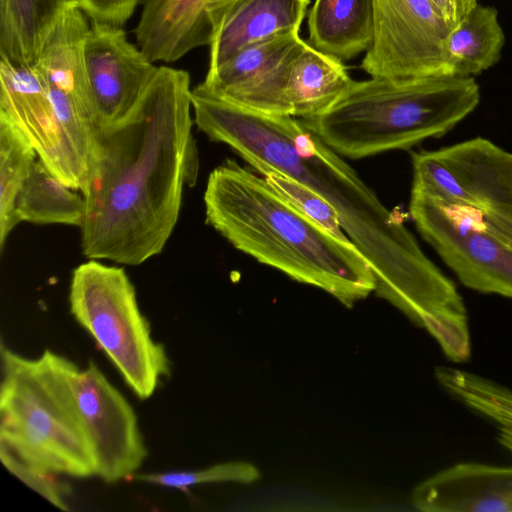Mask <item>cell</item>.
Here are the masks:
<instances>
[{"label":"cell","mask_w":512,"mask_h":512,"mask_svg":"<svg viewBox=\"0 0 512 512\" xmlns=\"http://www.w3.org/2000/svg\"><path fill=\"white\" fill-rule=\"evenodd\" d=\"M192 110L199 130L228 145L259 174L287 175L327 200L371 265L377 295L413 322L460 305L454 282L423 253L398 214L300 120L249 110L198 87L192 89Z\"/></svg>","instance_id":"obj_1"},{"label":"cell","mask_w":512,"mask_h":512,"mask_svg":"<svg viewBox=\"0 0 512 512\" xmlns=\"http://www.w3.org/2000/svg\"><path fill=\"white\" fill-rule=\"evenodd\" d=\"M192 111L189 73L161 65L133 113L97 130L80 190L85 257L139 265L162 252L198 178Z\"/></svg>","instance_id":"obj_2"},{"label":"cell","mask_w":512,"mask_h":512,"mask_svg":"<svg viewBox=\"0 0 512 512\" xmlns=\"http://www.w3.org/2000/svg\"><path fill=\"white\" fill-rule=\"evenodd\" d=\"M206 222L239 251L291 279L318 287L347 307L375 292L371 265L295 208L263 176L233 159L209 174Z\"/></svg>","instance_id":"obj_3"},{"label":"cell","mask_w":512,"mask_h":512,"mask_svg":"<svg viewBox=\"0 0 512 512\" xmlns=\"http://www.w3.org/2000/svg\"><path fill=\"white\" fill-rule=\"evenodd\" d=\"M479 101L472 76L371 77L300 121L342 157L360 159L441 137Z\"/></svg>","instance_id":"obj_4"},{"label":"cell","mask_w":512,"mask_h":512,"mask_svg":"<svg viewBox=\"0 0 512 512\" xmlns=\"http://www.w3.org/2000/svg\"><path fill=\"white\" fill-rule=\"evenodd\" d=\"M0 445L58 475L95 476L89 441L47 349L35 359L1 344Z\"/></svg>","instance_id":"obj_5"},{"label":"cell","mask_w":512,"mask_h":512,"mask_svg":"<svg viewBox=\"0 0 512 512\" xmlns=\"http://www.w3.org/2000/svg\"><path fill=\"white\" fill-rule=\"evenodd\" d=\"M69 307L135 395L145 400L171 374L165 347L155 341L136 290L123 268L89 259L72 272Z\"/></svg>","instance_id":"obj_6"},{"label":"cell","mask_w":512,"mask_h":512,"mask_svg":"<svg viewBox=\"0 0 512 512\" xmlns=\"http://www.w3.org/2000/svg\"><path fill=\"white\" fill-rule=\"evenodd\" d=\"M412 189L476 212L512 244V153L477 137L413 153Z\"/></svg>","instance_id":"obj_7"},{"label":"cell","mask_w":512,"mask_h":512,"mask_svg":"<svg viewBox=\"0 0 512 512\" xmlns=\"http://www.w3.org/2000/svg\"><path fill=\"white\" fill-rule=\"evenodd\" d=\"M89 441L95 476L132 479L148 455L134 409L97 364L85 368L47 349Z\"/></svg>","instance_id":"obj_8"},{"label":"cell","mask_w":512,"mask_h":512,"mask_svg":"<svg viewBox=\"0 0 512 512\" xmlns=\"http://www.w3.org/2000/svg\"><path fill=\"white\" fill-rule=\"evenodd\" d=\"M409 212L419 233L463 285L512 298V244L480 215L413 189Z\"/></svg>","instance_id":"obj_9"},{"label":"cell","mask_w":512,"mask_h":512,"mask_svg":"<svg viewBox=\"0 0 512 512\" xmlns=\"http://www.w3.org/2000/svg\"><path fill=\"white\" fill-rule=\"evenodd\" d=\"M373 41L361 68L371 77L453 76L446 43L453 29L430 0H373Z\"/></svg>","instance_id":"obj_10"},{"label":"cell","mask_w":512,"mask_h":512,"mask_svg":"<svg viewBox=\"0 0 512 512\" xmlns=\"http://www.w3.org/2000/svg\"><path fill=\"white\" fill-rule=\"evenodd\" d=\"M83 57L92 114L98 130L126 120L154 80L156 66L123 27L90 22Z\"/></svg>","instance_id":"obj_11"},{"label":"cell","mask_w":512,"mask_h":512,"mask_svg":"<svg viewBox=\"0 0 512 512\" xmlns=\"http://www.w3.org/2000/svg\"><path fill=\"white\" fill-rule=\"evenodd\" d=\"M0 115L29 140L38 159L63 183L81 190L87 169L67 143L47 84L36 66L0 59Z\"/></svg>","instance_id":"obj_12"},{"label":"cell","mask_w":512,"mask_h":512,"mask_svg":"<svg viewBox=\"0 0 512 512\" xmlns=\"http://www.w3.org/2000/svg\"><path fill=\"white\" fill-rule=\"evenodd\" d=\"M302 41L299 32H291L247 46L208 70L197 87L249 110L287 115L289 64Z\"/></svg>","instance_id":"obj_13"},{"label":"cell","mask_w":512,"mask_h":512,"mask_svg":"<svg viewBox=\"0 0 512 512\" xmlns=\"http://www.w3.org/2000/svg\"><path fill=\"white\" fill-rule=\"evenodd\" d=\"M228 0H141L137 45L156 62L171 63L209 46Z\"/></svg>","instance_id":"obj_14"},{"label":"cell","mask_w":512,"mask_h":512,"mask_svg":"<svg viewBox=\"0 0 512 512\" xmlns=\"http://www.w3.org/2000/svg\"><path fill=\"white\" fill-rule=\"evenodd\" d=\"M412 502L426 512H512V466L455 464L417 485Z\"/></svg>","instance_id":"obj_15"},{"label":"cell","mask_w":512,"mask_h":512,"mask_svg":"<svg viewBox=\"0 0 512 512\" xmlns=\"http://www.w3.org/2000/svg\"><path fill=\"white\" fill-rule=\"evenodd\" d=\"M309 4L310 0H228L209 45L208 70L247 46L299 32Z\"/></svg>","instance_id":"obj_16"},{"label":"cell","mask_w":512,"mask_h":512,"mask_svg":"<svg viewBox=\"0 0 512 512\" xmlns=\"http://www.w3.org/2000/svg\"><path fill=\"white\" fill-rule=\"evenodd\" d=\"M353 81L342 61L303 40L289 64L285 89L287 115L304 119L323 112Z\"/></svg>","instance_id":"obj_17"},{"label":"cell","mask_w":512,"mask_h":512,"mask_svg":"<svg viewBox=\"0 0 512 512\" xmlns=\"http://www.w3.org/2000/svg\"><path fill=\"white\" fill-rule=\"evenodd\" d=\"M309 44L340 61L367 52L373 41V0H315L308 15Z\"/></svg>","instance_id":"obj_18"},{"label":"cell","mask_w":512,"mask_h":512,"mask_svg":"<svg viewBox=\"0 0 512 512\" xmlns=\"http://www.w3.org/2000/svg\"><path fill=\"white\" fill-rule=\"evenodd\" d=\"M71 0H0V59L36 63L49 34Z\"/></svg>","instance_id":"obj_19"},{"label":"cell","mask_w":512,"mask_h":512,"mask_svg":"<svg viewBox=\"0 0 512 512\" xmlns=\"http://www.w3.org/2000/svg\"><path fill=\"white\" fill-rule=\"evenodd\" d=\"M505 42L497 10L477 4L450 31L446 55L453 76H472L498 62Z\"/></svg>","instance_id":"obj_20"},{"label":"cell","mask_w":512,"mask_h":512,"mask_svg":"<svg viewBox=\"0 0 512 512\" xmlns=\"http://www.w3.org/2000/svg\"><path fill=\"white\" fill-rule=\"evenodd\" d=\"M53 175L37 158L16 201L18 222L65 224L81 227L85 200Z\"/></svg>","instance_id":"obj_21"},{"label":"cell","mask_w":512,"mask_h":512,"mask_svg":"<svg viewBox=\"0 0 512 512\" xmlns=\"http://www.w3.org/2000/svg\"><path fill=\"white\" fill-rule=\"evenodd\" d=\"M435 377L456 400L492 421L498 441L512 452V389L452 367H437Z\"/></svg>","instance_id":"obj_22"},{"label":"cell","mask_w":512,"mask_h":512,"mask_svg":"<svg viewBox=\"0 0 512 512\" xmlns=\"http://www.w3.org/2000/svg\"><path fill=\"white\" fill-rule=\"evenodd\" d=\"M37 153L25 135L0 115V248L19 223L16 201Z\"/></svg>","instance_id":"obj_23"},{"label":"cell","mask_w":512,"mask_h":512,"mask_svg":"<svg viewBox=\"0 0 512 512\" xmlns=\"http://www.w3.org/2000/svg\"><path fill=\"white\" fill-rule=\"evenodd\" d=\"M260 478L256 466L245 461H229L199 470L165 473H136L132 480L187 491L190 487L222 482L251 484Z\"/></svg>","instance_id":"obj_24"},{"label":"cell","mask_w":512,"mask_h":512,"mask_svg":"<svg viewBox=\"0 0 512 512\" xmlns=\"http://www.w3.org/2000/svg\"><path fill=\"white\" fill-rule=\"evenodd\" d=\"M265 180L295 208L334 236L348 240L336 209L321 195L287 175L267 171ZM350 240V239H349Z\"/></svg>","instance_id":"obj_25"},{"label":"cell","mask_w":512,"mask_h":512,"mask_svg":"<svg viewBox=\"0 0 512 512\" xmlns=\"http://www.w3.org/2000/svg\"><path fill=\"white\" fill-rule=\"evenodd\" d=\"M0 459L10 473L52 505L64 511L70 510L67 497L71 494V488L58 474L21 460L3 445H0Z\"/></svg>","instance_id":"obj_26"},{"label":"cell","mask_w":512,"mask_h":512,"mask_svg":"<svg viewBox=\"0 0 512 512\" xmlns=\"http://www.w3.org/2000/svg\"><path fill=\"white\" fill-rule=\"evenodd\" d=\"M421 327L437 340L444 354L454 362H464L471 354L466 313L440 312L426 316Z\"/></svg>","instance_id":"obj_27"},{"label":"cell","mask_w":512,"mask_h":512,"mask_svg":"<svg viewBox=\"0 0 512 512\" xmlns=\"http://www.w3.org/2000/svg\"><path fill=\"white\" fill-rule=\"evenodd\" d=\"M90 22L123 27L132 17L141 0H71Z\"/></svg>","instance_id":"obj_28"},{"label":"cell","mask_w":512,"mask_h":512,"mask_svg":"<svg viewBox=\"0 0 512 512\" xmlns=\"http://www.w3.org/2000/svg\"><path fill=\"white\" fill-rule=\"evenodd\" d=\"M445 21L456 26L478 3L477 0H430Z\"/></svg>","instance_id":"obj_29"}]
</instances>
